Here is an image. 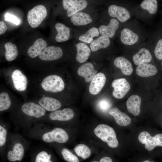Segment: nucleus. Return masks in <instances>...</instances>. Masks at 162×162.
Here are the masks:
<instances>
[{
	"label": "nucleus",
	"mask_w": 162,
	"mask_h": 162,
	"mask_svg": "<svg viewBox=\"0 0 162 162\" xmlns=\"http://www.w3.org/2000/svg\"><path fill=\"white\" fill-rule=\"evenodd\" d=\"M24 152V148L22 145L19 143H16L13 146V150L8 152V159L10 162L20 161L23 158Z\"/></svg>",
	"instance_id": "23"
},
{
	"label": "nucleus",
	"mask_w": 162,
	"mask_h": 162,
	"mask_svg": "<svg viewBox=\"0 0 162 162\" xmlns=\"http://www.w3.org/2000/svg\"><path fill=\"white\" fill-rule=\"evenodd\" d=\"M41 86L45 91L58 92L64 89V83L62 78L59 76L52 75L46 76L43 80Z\"/></svg>",
	"instance_id": "2"
},
{
	"label": "nucleus",
	"mask_w": 162,
	"mask_h": 162,
	"mask_svg": "<svg viewBox=\"0 0 162 162\" xmlns=\"http://www.w3.org/2000/svg\"><path fill=\"white\" fill-rule=\"evenodd\" d=\"M11 101L8 93L3 92L0 94V111L8 109L11 105Z\"/></svg>",
	"instance_id": "33"
},
{
	"label": "nucleus",
	"mask_w": 162,
	"mask_h": 162,
	"mask_svg": "<svg viewBox=\"0 0 162 162\" xmlns=\"http://www.w3.org/2000/svg\"><path fill=\"white\" fill-rule=\"evenodd\" d=\"M57 32L56 40L58 42H61L68 40L70 36V29L64 24L57 23L55 26Z\"/></svg>",
	"instance_id": "25"
},
{
	"label": "nucleus",
	"mask_w": 162,
	"mask_h": 162,
	"mask_svg": "<svg viewBox=\"0 0 162 162\" xmlns=\"http://www.w3.org/2000/svg\"><path fill=\"white\" fill-rule=\"evenodd\" d=\"M77 54L76 59L80 63L86 61L91 54V50L88 46L84 43L80 42L76 45Z\"/></svg>",
	"instance_id": "22"
},
{
	"label": "nucleus",
	"mask_w": 162,
	"mask_h": 162,
	"mask_svg": "<svg viewBox=\"0 0 162 162\" xmlns=\"http://www.w3.org/2000/svg\"><path fill=\"white\" fill-rule=\"evenodd\" d=\"M138 39V36L128 28H124L121 32L120 40L123 44L128 45H133L135 44Z\"/></svg>",
	"instance_id": "24"
},
{
	"label": "nucleus",
	"mask_w": 162,
	"mask_h": 162,
	"mask_svg": "<svg viewBox=\"0 0 162 162\" xmlns=\"http://www.w3.org/2000/svg\"><path fill=\"white\" fill-rule=\"evenodd\" d=\"M96 136L108 146L112 148L117 147L118 145L114 130L109 126L104 124L98 125L94 129Z\"/></svg>",
	"instance_id": "1"
},
{
	"label": "nucleus",
	"mask_w": 162,
	"mask_h": 162,
	"mask_svg": "<svg viewBox=\"0 0 162 162\" xmlns=\"http://www.w3.org/2000/svg\"><path fill=\"white\" fill-rule=\"evenodd\" d=\"M21 109L26 115L36 118H40L45 114V110L40 105L33 102L26 103L22 105Z\"/></svg>",
	"instance_id": "7"
},
{
	"label": "nucleus",
	"mask_w": 162,
	"mask_h": 162,
	"mask_svg": "<svg viewBox=\"0 0 162 162\" xmlns=\"http://www.w3.org/2000/svg\"><path fill=\"white\" fill-rule=\"evenodd\" d=\"M108 13L111 17L116 18L121 22H124L130 17L129 12L125 8L115 5H110L108 9Z\"/></svg>",
	"instance_id": "9"
},
{
	"label": "nucleus",
	"mask_w": 162,
	"mask_h": 162,
	"mask_svg": "<svg viewBox=\"0 0 162 162\" xmlns=\"http://www.w3.org/2000/svg\"><path fill=\"white\" fill-rule=\"evenodd\" d=\"M74 150L78 156L84 160L88 158L91 154V150L84 144L78 145L74 148Z\"/></svg>",
	"instance_id": "31"
},
{
	"label": "nucleus",
	"mask_w": 162,
	"mask_h": 162,
	"mask_svg": "<svg viewBox=\"0 0 162 162\" xmlns=\"http://www.w3.org/2000/svg\"><path fill=\"white\" fill-rule=\"evenodd\" d=\"M11 78L15 88L18 91H23L27 88L28 80L26 76L18 69L14 70L11 75Z\"/></svg>",
	"instance_id": "11"
},
{
	"label": "nucleus",
	"mask_w": 162,
	"mask_h": 162,
	"mask_svg": "<svg viewBox=\"0 0 162 162\" xmlns=\"http://www.w3.org/2000/svg\"><path fill=\"white\" fill-rule=\"evenodd\" d=\"M157 71V68L154 65L148 63L138 65L136 69L137 74L143 77L154 76L156 74Z\"/></svg>",
	"instance_id": "18"
},
{
	"label": "nucleus",
	"mask_w": 162,
	"mask_h": 162,
	"mask_svg": "<svg viewBox=\"0 0 162 162\" xmlns=\"http://www.w3.org/2000/svg\"><path fill=\"white\" fill-rule=\"evenodd\" d=\"M47 15V10L44 6L37 5L28 11L27 20L32 28H36L40 24Z\"/></svg>",
	"instance_id": "3"
},
{
	"label": "nucleus",
	"mask_w": 162,
	"mask_h": 162,
	"mask_svg": "<svg viewBox=\"0 0 162 162\" xmlns=\"http://www.w3.org/2000/svg\"><path fill=\"white\" fill-rule=\"evenodd\" d=\"M47 44L43 39L39 38L34 41V44L28 50L27 53L29 56L34 58L39 56L46 49Z\"/></svg>",
	"instance_id": "19"
},
{
	"label": "nucleus",
	"mask_w": 162,
	"mask_h": 162,
	"mask_svg": "<svg viewBox=\"0 0 162 162\" xmlns=\"http://www.w3.org/2000/svg\"><path fill=\"white\" fill-rule=\"evenodd\" d=\"M152 56L147 49L142 48L135 54L133 57V60L135 64L137 65L150 62Z\"/></svg>",
	"instance_id": "21"
},
{
	"label": "nucleus",
	"mask_w": 162,
	"mask_h": 162,
	"mask_svg": "<svg viewBox=\"0 0 162 162\" xmlns=\"http://www.w3.org/2000/svg\"><path fill=\"white\" fill-rule=\"evenodd\" d=\"M156 58L159 60L162 59V39L159 40L156 46L154 51Z\"/></svg>",
	"instance_id": "37"
},
{
	"label": "nucleus",
	"mask_w": 162,
	"mask_h": 162,
	"mask_svg": "<svg viewBox=\"0 0 162 162\" xmlns=\"http://www.w3.org/2000/svg\"><path fill=\"white\" fill-rule=\"evenodd\" d=\"M51 155L45 151H41L36 155L35 162H52L50 160Z\"/></svg>",
	"instance_id": "35"
},
{
	"label": "nucleus",
	"mask_w": 162,
	"mask_h": 162,
	"mask_svg": "<svg viewBox=\"0 0 162 162\" xmlns=\"http://www.w3.org/2000/svg\"><path fill=\"white\" fill-rule=\"evenodd\" d=\"M142 162H154V161H150L149 160H145Z\"/></svg>",
	"instance_id": "43"
},
{
	"label": "nucleus",
	"mask_w": 162,
	"mask_h": 162,
	"mask_svg": "<svg viewBox=\"0 0 162 162\" xmlns=\"http://www.w3.org/2000/svg\"><path fill=\"white\" fill-rule=\"evenodd\" d=\"M7 29V27L4 21L0 22V34L4 33Z\"/></svg>",
	"instance_id": "41"
},
{
	"label": "nucleus",
	"mask_w": 162,
	"mask_h": 162,
	"mask_svg": "<svg viewBox=\"0 0 162 162\" xmlns=\"http://www.w3.org/2000/svg\"><path fill=\"white\" fill-rule=\"evenodd\" d=\"M109 113L114 117L116 123L120 126H126L131 123L130 118L116 107L111 109L109 111Z\"/></svg>",
	"instance_id": "15"
},
{
	"label": "nucleus",
	"mask_w": 162,
	"mask_h": 162,
	"mask_svg": "<svg viewBox=\"0 0 162 162\" xmlns=\"http://www.w3.org/2000/svg\"><path fill=\"white\" fill-rule=\"evenodd\" d=\"M5 49V57L8 61L14 60L18 55V50L16 46L11 42H8L4 45Z\"/></svg>",
	"instance_id": "28"
},
{
	"label": "nucleus",
	"mask_w": 162,
	"mask_h": 162,
	"mask_svg": "<svg viewBox=\"0 0 162 162\" xmlns=\"http://www.w3.org/2000/svg\"><path fill=\"white\" fill-rule=\"evenodd\" d=\"M138 140L149 151H151L157 146L162 147V134H158L151 136L147 132H141L138 136Z\"/></svg>",
	"instance_id": "4"
},
{
	"label": "nucleus",
	"mask_w": 162,
	"mask_h": 162,
	"mask_svg": "<svg viewBox=\"0 0 162 162\" xmlns=\"http://www.w3.org/2000/svg\"><path fill=\"white\" fill-rule=\"evenodd\" d=\"M111 104L110 101L106 99H102L99 101L98 106L100 110L104 112L108 111L111 107Z\"/></svg>",
	"instance_id": "36"
},
{
	"label": "nucleus",
	"mask_w": 162,
	"mask_h": 162,
	"mask_svg": "<svg viewBox=\"0 0 162 162\" xmlns=\"http://www.w3.org/2000/svg\"><path fill=\"white\" fill-rule=\"evenodd\" d=\"M141 98L137 95H133L128 99L126 106L128 112L133 115L138 116L140 111Z\"/></svg>",
	"instance_id": "14"
},
{
	"label": "nucleus",
	"mask_w": 162,
	"mask_h": 162,
	"mask_svg": "<svg viewBox=\"0 0 162 162\" xmlns=\"http://www.w3.org/2000/svg\"><path fill=\"white\" fill-rule=\"evenodd\" d=\"M106 80V76L103 73L97 74L91 81L89 87V92L93 95L98 94L104 86Z\"/></svg>",
	"instance_id": "10"
},
{
	"label": "nucleus",
	"mask_w": 162,
	"mask_h": 162,
	"mask_svg": "<svg viewBox=\"0 0 162 162\" xmlns=\"http://www.w3.org/2000/svg\"><path fill=\"white\" fill-rule=\"evenodd\" d=\"M77 73L80 76L84 77L86 82H89L97 74V71L92 63L87 62L78 68Z\"/></svg>",
	"instance_id": "13"
},
{
	"label": "nucleus",
	"mask_w": 162,
	"mask_h": 162,
	"mask_svg": "<svg viewBox=\"0 0 162 162\" xmlns=\"http://www.w3.org/2000/svg\"><path fill=\"white\" fill-rule=\"evenodd\" d=\"M69 136L66 131L60 128H56L52 131L45 133L43 135V140L46 142H56L64 143L67 142Z\"/></svg>",
	"instance_id": "5"
},
{
	"label": "nucleus",
	"mask_w": 162,
	"mask_h": 162,
	"mask_svg": "<svg viewBox=\"0 0 162 162\" xmlns=\"http://www.w3.org/2000/svg\"><path fill=\"white\" fill-rule=\"evenodd\" d=\"M4 17L5 20L11 22L16 25H18L20 23V20L16 16L10 13H6Z\"/></svg>",
	"instance_id": "39"
},
{
	"label": "nucleus",
	"mask_w": 162,
	"mask_h": 162,
	"mask_svg": "<svg viewBox=\"0 0 162 162\" xmlns=\"http://www.w3.org/2000/svg\"><path fill=\"white\" fill-rule=\"evenodd\" d=\"M92 162H112L111 158L108 157H104L101 158L99 162L93 161Z\"/></svg>",
	"instance_id": "42"
},
{
	"label": "nucleus",
	"mask_w": 162,
	"mask_h": 162,
	"mask_svg": "<svg viewBox=\"0 0 162 162\" xmlns=\"http://www.w3.org/2000/svg\"><path fill=\"white\" fill-rule=\"evenodd\" d=\"M99 29L96 27H92L89 29L85 33L80 35L79 39L80 41L87 43H91L93 40V38L99 35Z\"/></svg>",
	"instance_id": "29"
},
{
	"label": "nucleus",
	"mask_w": 162,
	"mask_h": 162,
	"mask_svg": "<svg viewBox=\"0 0 162 162\" xmlns=\"http://www.w3.org/2000/svg\"><path fill=\"white\" fill-rule=\"evenodd\" d=\"M63 55L62 49L59 47L53 46L46 47L39 57L44 61H52L60 58Z\"/></svg>",
	"instance_id": "8"
},
{
	"label": "nucleus",
	"mask_w": 162,
	"mask_h": 162,
	"mask_svg": "<svg viewBox=\"0 0 162 162\" xmlns=\"http://www.w3.org/2000/svg\"><path fill=\"white\" fill-rule=\"evenodd\" d=\"M161 65H162V62H161Z\"/></svg>",
	"instance_id": "44"
},
{
	"label": "nucleus",
	"mask_w": 162,
	"mask_h": 162,
	"mask_svg": "<svg viewBox=\"0 0 162 162\" xmlns=\"http://www.w3.org/2000/svg\"><path fill=\"white\" fill-rule=\"evenodd\" d=\"M71 22L74 25L81 26L87 25L92 21V19L88 14L79 12L71 16Z\"/></svg>",
	"instance_id": "26"
},
{
	"label": "nucleus",
	"mask_w": 162,
	"mask_h": 162,
	"mask_svg": "<svg viewBox=\"0 0 162 162\" xmlns=\"http://www.w3.org/2000/svg\"><path fill=\"white\" fill-rule=\"evenodd\" d=\"M39 104L45 110L53 112L59 109L61 106L60 102L58 100L50 97H44L39 100Z\"/></svg>",
	"instance_id": "16"
},
{
	"label": "nucleus",
	"mask_w": 162,
	"mask_h": 162,
	"mask_svg": "<svg viewBox=\"0 0 162 162\" xmlns=\"http://www.w3.org/2000/svg\"><path fill=\"white\" fill-rule=\"evenodd\" d=\"M114 64L115 66L121 69L122 73L125 75H130L133 72L131 63L123 57H117L115 59Z\"/></svg>",
	"instance_id": "20"
},
{
	"label": "nucleus",
	"mask_w": 162,
	"mask_h": 162,
	"mask_svg": "<svg viewBox=\"0 0 162 162\" xmlns=\"http://www.w3.org/2000/svg\"><path fill=\"white\" fill-rule=\"evenodd\" d=\"M73 110L69 108H65L62 110H56L49 115L50 118L52 120L66 121L70 120L74 116Z\"/></svg>",
	"instance_id": "12"
},
{
	"label": "nucleus",
	"mask_w": 162,
	"mask_h": 162,
	"mask_svg": "<svg viewBox=\"0 0 162 162\" xmlns=\"http://www.w3.org/2000/svg\"><path fill=\"white\" fill-rule=\"evenodd\" d=\"M7 131L6 129L1 125H0V146L4 145L6 141Z\"/></svg>",
	"instance_id": "38"
},
{
	"label": "nucleus",
	"mask_w": 162,
	"mask_h": 162,
	"mask_svg": "<svg viewBox=\"0 0 162 162\" xmlns=\"http://www.w3.org/2000/svg\"><path fill=\"white\" fill-rule=\"evenodd\" d=\"M77 1L76 0H62V4L64 9L68 10L72 7Z\"/></svg>",
	"instance_id": "40"
},
{
	"label": "nucleus",
	"mask_w": 162,
	"mask_h": 162,
	"mask_svg": "<svg viewBox=\"0 0 162 162\" xmlns=\"http://www.w3.org/2000/svg\"><path fill=\"white\" fill-rule=\"evenodd\" d=\"M141 7L147 10L151 14L156 13L158 9V4L156 0H144L141 2Z\"/></svg>",
	"instance_id": "32"
},
{
	"label": "nucleus",
	"mask_w": 162,
	"mask_h": 162,
	"mask_svg": "<svg viewBox=\"0 0 162 162\" xmlns=\"http://www.w3.org/2000/svg\"><path fill=\"white\" fill-rule=\"evenodd\" d=\"M119 26V23L118 21L115 19H112L108 25L100 26L99 28V33L102 35L105 36L109 38H112L114 35Z\"/></svg>",
	"instance_id": "17"
},
{
	"label": "nucleus",
	"mask_w": 162,
	"mask_h": 162,
	"mask_svg": "<svg viewBox=\"0 0 162 162\" xmlns=\"http://www.w3.org/2000/svg\"><path fill=\"white\" fill-rule=\"evenodd\" d=\"M110 44L109 38L105 36L101 35L93 40L90 44V47L93 52L96 51L101 49L106 48Z\"/></svg>",
	"instance_id": "27"
},
{
	"label": "nucleus",
	"mask_w": 162,
	"mask_h": 162,
	"mask_svg": "<svg viewBox=\"0 0 162 162\" xmlns=\"http://www.w3.org/2000/svg\"><path fill=\"white\" fill-rule=\"evenodd\" d=\"M87 5L88 3L86 0H78L72 7L67 10V16L68 17L71 16L79 11L85 8Z\"/></svg>",
	"instance_id": "30"
},
{
	"label": "nucleus",
	"mask_w": 162,
	"mask_h": 162,
	"mask_svg": "<svg viewBox=\"0 0 162 162\" xmlns=\"http://www.w3.org/2000/svg\"><path fill=\"white\" fill-rule=\"evenodd\" d=\"M112 86L114 88L112 95L117 99L123 98L130 88L129 83L124 78L114 80L112 83Z\"/></svg>",
	"instance_id": "6"
},
{
	"label": "nucleus",
	"mask_w": 162,
	"mask_h": 162,
	"mask_svg": "<svg viewBox=\"0 0 162 162\" xmlns=\"http://www.w3.org/2000/svg\"><path fill=\"white\" fill-rule=\"evenodd\" d=\"M61 153L64 159L67 162H79L77 157L67 148H63Z\"/></svg>",
	"instance_id": "34"
}]
</instances>
